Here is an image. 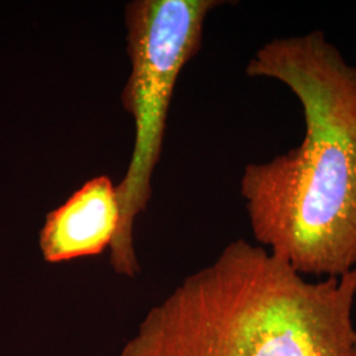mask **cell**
Masks as SVG:
<instances>
[{"label": "cell", "mask_w": 356, "mask_h": 356, "mask_svg": "<svg viewBox=\"0 0 356 356\" xmlns=\"http://www.w3.org/2000/svg\"><path fill=\"white\" fill-rule=\"evenodd\" d=\"M245 72L286 85L306 124L298 147L244 169L254 239L301 276L341 277L356 268V66L312 32L272 40Z\"/></svg>", "instance_id": "6da1fadb"}, {"label": "cell", "mask_w": 356, "mask_h": 356, "mask_svg": "<svg viewBox=\"0 0 356 356\" xmlns=\"http://www.w3.org/2000/svg\"><path fill=\"white\" fill-rule=\"evenodd\" d=\"M356 268L309 282L243 239L153 306L119 356H354Z\"/></svg>", "instance_id": "7a4b0ae2"}, {"label": "cell", "mask_w": 356, "mask_h": 356, "mask_svg": "<svg viewBox=\"0 0 356 356\" xmlns=\"http://www.w3.org/2000/svg\"><path fill=\"white\" fill-rule=\"evenodd\" d=\"M216 0H135L126 6L129 76L120 99L131 115L135 140L118 186L120 226L110 248L115 272L134 277L140 268L134 245L135 220L147 209L165 139L169 106L182 69L200 51L204 24Z\"/></svg>", "instance_id": "3957f363"}, {"label": "cell", "mask_w": 356, "mask_h": 356, "mask_svg": "<svg viewBox=\"0 0 356 356\" xmlns=\"http://www.w3.org/2000/svg\"><path fill=\"white\" fill-rule=\"evenodd\" d=\"M120 226L118 186L107 176L85 182L45 216L40 250L47 263L98 256L111 248Z\"/></svg>", "instance_id": "277c9868"}, {"label": "cell", "mask_w": 356, "mask_h": 356, "mask_svg": "<svg viewBox=\"0 0 356 356\" xmlns=\"http://www.w3.org/2000/svg\"><path fill=\"white\" fill-rule=\"evenodd\" d=\"M354 356H356V337H355V342H354Z\"/></svg>", "instance_id": "5b68a950"}]
</instances>
